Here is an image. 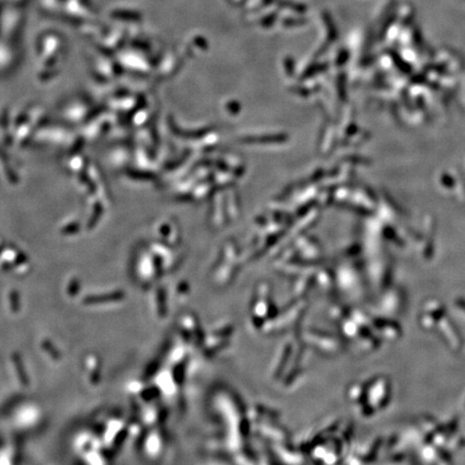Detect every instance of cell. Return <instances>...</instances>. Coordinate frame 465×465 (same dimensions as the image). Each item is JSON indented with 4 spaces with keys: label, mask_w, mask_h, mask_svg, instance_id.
<instances>
[{
    "label": "cell",
    "mask_w": 465,
    "mask_h": 465,
    "mask_svg": "<svg viewBox=\"0 0 465 465\" xmlns=\"http://www.w3.org/2000/svg\"><path fill=\"white\" fill-rule=\"evenodd\" d=\"M13 363H14V366H15L16 374H17V376H19L21 382L23 384H27V379H25V373L23 372L22 361L20 360L19 356H16V355L13 356Z\"/></svg>",
    "instance_id": "1"
}]
</instances>
